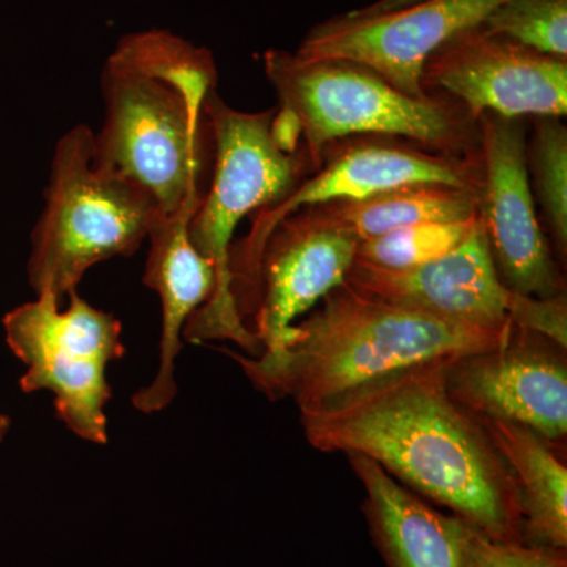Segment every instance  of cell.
Returning <instances> with one entry per match:
<instances>
[{"instance_id": "ba28073f", "label": "cell", "mask_w": 567, "mask_h": 567, "mask_svg": "<svg viewBox=\"0 0 567 567\" xmlns=\"http://www.w3.org/2000/svg\"><path fill=\"white\" fill-rule=\"evenodd\" d=\"M327 155V164L315 177L298 183L281 203L254 213L249 234L230 245V295L234 301L248 286L268 235L284 218L301 208L360 199L409 183H445L476 192L483 186L481 158H453L417 145L363 141L336 152H324L323 156Z\"/></svg>"}, {"instance_id": "6da1fadb", "label": "cell", "mask_w": 567, "mask_h": 567, "mask_svg": "<svg viewBox=\"0 0 567 567\" xmlns=\"http://www.w3.org/2000/svg\"><path fill=\"white\" fill-rule=\"evenodd\" d=\"M446 363L406 369L300 412L309 445L360 454L484 535L522 544L516 486L486 429L447 393Z\"/></svg>"}, {"instance_id": "3957f363", "label": "cell", "mask_w": 567, "mask_h": 567, "mask_svg": "<svg viewBox=\"0 0 567 567\" xmlns=\"http://www.w3.org/2000/svg\"><path fill=\"white\" fill-rule=\"evenodd\" d=\"M453 322L375 300L342 284L293 324L278 349L246 357L223 349L270 401L320 409L406 369L495 349L513 333Z\"/></svg>"}, {"instance_id": "7c38bea8", "label": "cell", "mask_w": 567, "mask_h": 567, "mask_svg": "<svg viewBox=\"0 0 567 567\" xmlns=\"http://www.w3.org/2000/svg\"><path fill=\"white\" fill-rule=\"evenodd\" d=\"M357 248L352 235L317 226L298 212L278 223L235 298L241 323L264 352L278 349L298 317L346 282Z\"/></svg>"}, {"instance_id": "8992f818", "label": "cell", "mask_w": 567, "mask_h": 567, "mask_svg": "<svg viewBox=\"0 0 567 567\" xmlns=\"http://www.w3.org/2000/svg\"><path fill=\"white\" fill-rule=\"evenodd\" d=\"M93 136L80 123L55 144L28 264L37 297L62 301L93 265L133 256L163 215L136 183L95 166Z\"/></svg>"}, {"instance_id": "5b68a950", "label": "cell", "mask_w": 567, "mask_h": 567, "mask_svg": "<svg viewBox=\"0 0 567 567\" xmlns=\"http://www.w3.org/2000/svg\"><path fill=\"white\" fill-rule=\"evenodd\" d=\"M215 141L210 185L189 221L194 248L212 260L216 287L197 309L183 336L189 342L233 341L257 357L262 346L241 323L230 295L229 251L245 216L274 207L292 193L308 167L303 151L287 152L274 133L276 110L244 112L224 103L218 92L205 102Z\"/></svg>"}, {"instance_id": "4fadbf2b", "label": "cell", "mask_w": 567, "mask_h": 567, "mask_svg": "<svg viewBox=\"0 0 567 567\" xmlns=\"http://www.w3.org/2000/svg\"><path fill=\"white\" fill-rule=\"evenodd\" d=\"M566 352L544 336L514 327L502 346L447 363L446 390L473 416L522 424L566 446Z\"/></svg>"}, {"instance_id": "cb8c5ba5", "label": "cell", "mask_w": 567, "mask_h": 567, "mask_svg": "<svg viewBox=\"0 0 567 567\" xmlns=\"http://www.w3.org/2000/svg\"><path fill=\"white\" fill-rule=\"evenodd\" d=\"M420 2V0H377L372 6L364 7L361 10L350 11L357 17H372V14L388 13V11H394L404 9V7L412 6V3Z\"/></svg>"}, {"instance_id": "ffe728a7", "label": "cell", "mask_w": 567, "mask_h": 567, "mask_svg": "<svg viewBox=\"0 0 567 567\" xmlns=\"http://www.w3.org/2000/svg\"><path fill=\"white\" fill-rule=\"evenodd\" d=\"M480 213L464 221L421 223L360 241L354 262L405 270L453 251L475 230Z\"/></svg>"}, {"instance_id": "8fae6325", "label": "cell", "mask_w": 567, "mask_h": 567, "mask_svg": "<svg viewBox=\"0 0 567 567\" xmlns=\"http://www.w3.org/2000/svg\"><path fill=\"white\" fill-rule=\"evenodd\" d=\"M507 0H420L372 17L346 13L316 25L295 54L305 61L368 66L406 95L423 99L425 61L447 40L476 28Z\"/></svg>"}, {"instance_id": "52a82bcc", "label": "cell", "mask_w": 567, "mask_h": 567, "mask_svg": "<svg viewBox=\"0 0 567 567\" xmlns=\"http://www.w3.org/2000/svg\"><path fill=\"white\" fill-rule=\"evenodd\" d=\"M69 297L65 311L51 295L10 311L3 317L7 344L28 365L21 390L50 391L59 420L81 439L104 445L112 395L106 369L125 353L122 324L76 290Z\"/></svg>"}, {"instance_id": "9c48e42d", "label": "cell", "mask_w": 567, "mask_h": 567, "mask_svg": "<svg viewBox=\"0 0 567 567\" xmlns=\"http://www.w3.org/2000/svg\"><path fill=\"white\" fill-rule=\"evenodd\" d=\"M421 85L427 95L442 93L462 104L475 121L484 114L561 118L567 59L540 54L481 24L457 33L425 61Z\"/></svg>"}, {"instance_id": "9a60e30c", "label": "cell", "mask_w": 567, "mask_h": 567, "mask_svg": "<svg viewBox=\"0 0 567 567\" xmlns=\"http://www.w3.org/2000/svg\"><path fill=\"white\" fill-rule=\"evenodd\" d=\"M196 212V208L186 207L174 215L159 216L147 237L151 251L144 284L162 300L163 333L158 374L151 385L137 391L133 398V405L140 412H159L173 402L177 394L175 358L182 350L183 330L189 317L215 292V265L189 240L188 226Z\"/></svg>"}, {"instance_id": "d6986e66", "label": "cell", "mask_w": 567, "mask_h": 567, "mask_svg": "<svg viewBox=\"0 0 567 567\" xmlns=\"http://www.w3.org/2000/svg\"><path fill=\"white\" fill-rule=\"evenodd\" d=\"M529 185L559 256L567 254V128L561 118L537 117L527 144Z\"/></svg>"}, {"instance_id": "277c9868", "label": "cell", "mask_w": 567, "mask_h": 567, "mask_svg": "<svg viewBox=\"0 0 567 567\" xmlns=\"http://www.w3.org/2000/svg\"><path fill=\"white\" fill-rule=\"evenodd\" d=\"M264 69L279 99L276 121L303 142L312 169L328 145L354 134L404 137L439 155L481 158L477 121L442 93L417 99L360 63L305 61L282 50L265 52Z\"/></svg>"}, {"instance_id": "603a6c76", "label": "cell", "mask_w": 567, "mask_h": 567, "mask_svg": "<svg viewBox=\"0 0 567 567\" xmlns=\"http://www.w3.org/2000/svg\"><path fill=\"white\" fill-rule=\"evenodd\" d=\"M509 319L514 327L544 336L567 349L566 292L550 298L529 297L516 292Z\"/></svg>"}, {"instance_id": "e0dca14e", "label": "cell", "mask_w": 567, "mask_h": 567, "mask_svg": "<svg viewBox=\"0 0 567 567\" xmlns=\"http://www.w3.org/2000/svg\"><path fill=\"white\" fill-rule=\"evenodd\" d=\"M503 457L522 520V544L567 550V466L565 446L509 421L477 417Z\"/></svg>"}, {"instance_id": "30bf717a", "label": "cell", "mask_w": 567, "mask_h": 567, "mask_svg": "<svg viewBox=\"0 0 567 567\" xmlns=\"http://www.w3.org/2000/svg\"><path fill=\"white\" fill-rule=\"evenodd\" d=\"M477 126L483 164L480 219L499 279L513 292L529 297L565 293V279L536 215L525 122L484 114Z\"/></svg>"}, {"instance_id": "7402d4cb", "label": "cell", "mask_w": 567, "mask_h": 567, "mask_svg": "<svg viewBox=\"0 0 567 567\" xmlns=\"http://www.w3.org/2000/svg\"><path fill=\"white\" fill-rule=\"evenodd\" d=\"M461 567H567V550L503 543L462 520Z\"/></svg>"}, {"instance_id": "5bb4252c", "label": "cell", "mask_w": 567, "mask_h": 567, "mask_svg": "<svg viewBox=\"0 0 567 567\" xmlns=\"http://www.w3.org/2000/svg\"><path fill=\"white\" fill-rule=\"evenodd\" d=\"M346 284L365 297L453 322L494 331L514 327L509 315L516 292L499 279L481 219L457 248L439 259L405 270L354 262Z\"/></svg>"}, {"instance_id": "2e32d148", "label": "cell", "mask_w": 567, "mask_h": 567, "mask_svg": "<svg viewBox=\"0 0 567 567\" xmlns=\"http://www.w3.org/2000/svg\"><path fill=\"white\" fill-rule=\"evenodd\" d=\"M346 457L364 488L361 511L386 567H461V518L440 513L371 458Z\"/></svg>"}, {"instance_id": "7a4b0ae2", "label": "cell", "mask_w": 567, "mask_h": 567, "mask_svg": "<svg viewBox=\"0 0 567 567\" xmlns=\"http://www.w3.org/2000/svg\"><path fill=\"white\" fill-rule=\"evenodd\" d=\"M216 81L207 48L163 29L122 37L102 71L95 166L136 183L163 215L199 208L215 163L205 102Z\"/></svg>"}, {"instance_id": "ac0fdd59", "label": "cell", "mask_w": 567, "mask_h": 567, "mask_svg": "<svg viewBox=\"0 0 567 567\" xmlns=\"http://www.w3.org/2000/svg\"><path fill=\"white\" fill-rule=\"evenodd\" d=\"M480 197L476 189L445 183H409L360 199L312 205L298 213L317 226L350 234L360 244L415 224L473 218L480 213Z\"/></svg>"}, {"instance_id": "44dd1931", "label": "cell", "mask_w": 567, "mask_h": 567, "mask_svg": "<svg viewBox=\"0 0 567 567\" xmlns=\"http://www.w3.org/2000/svg\"><path fill=\"white\" fill-rule=\"evenodd\" d=\"M483 25L540 54L567 58V0H507Z\"/></svg>"}, {"instance_id": "d4e9b609", "label": "cell", "mask_w": 567, "mask_h": 567, "mask_svg": "<svg viewBox=\"0 0 567 567\" xmlns=\"http://www.w3.org/2000/svg\"><path fill=\"white\" fill-rule=\"evenodd\" d=\"M10 425V416L7 415V413H3L2 409H0V443H2L3 439H6L7 434H9Z\"/></svg>"}]
</instances>
